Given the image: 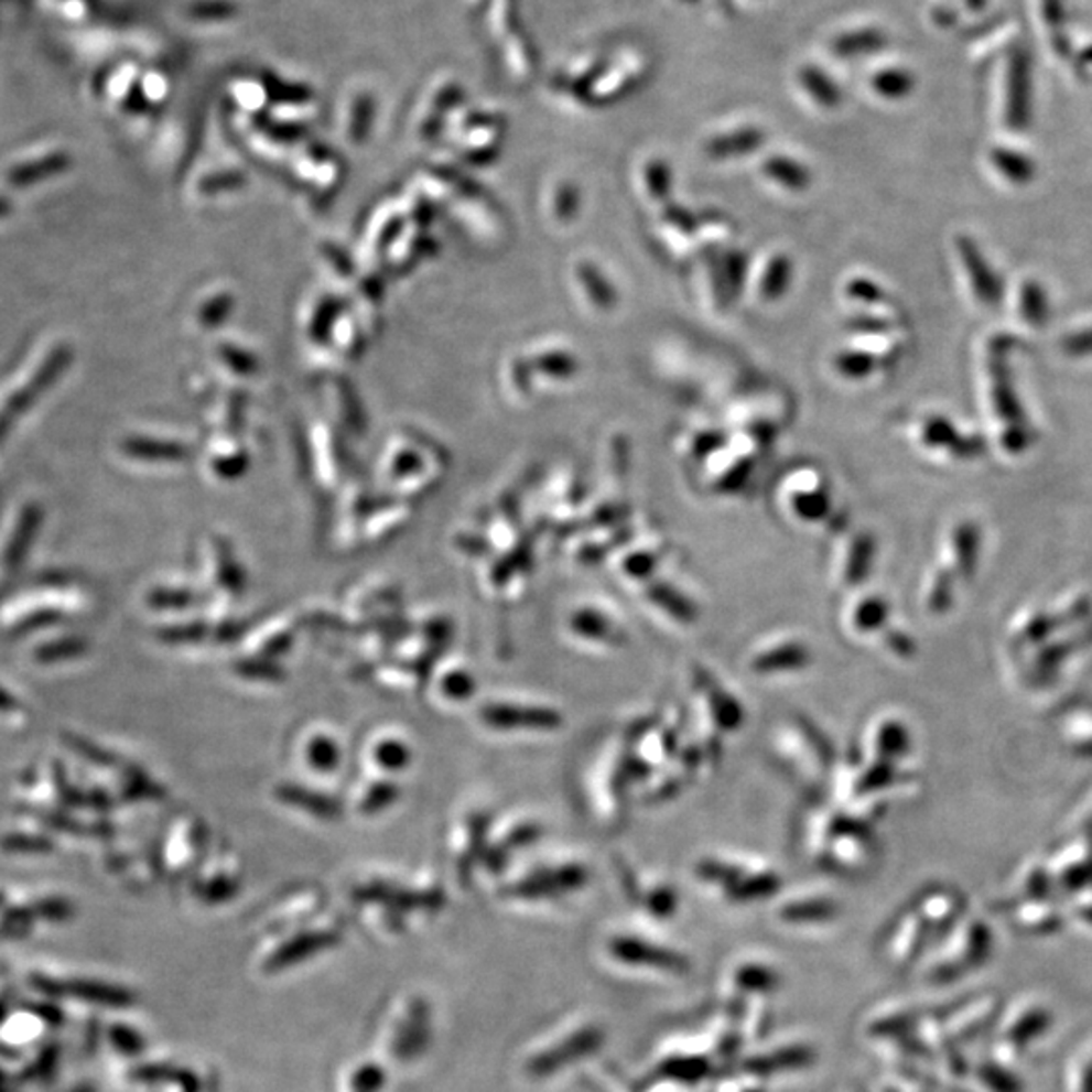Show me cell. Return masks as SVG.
I'll use <instances>...</instances> for the list:
<instances>
[{
  "mask_svg": "<svg viewBox=\"0 0 1092 1092\" xmlns=\"http://www.w3.org/2000/svg\"><path fill=\"white\" fill-rule=\"evenodd\" d=\"M696 876L721 888L733 902H753L779 888V876L771 868H749L735 859L702 858L696 864Z\"/></svg>",
  "mask_w": 1092,
  "mask_h": 1092,
  "instance_id": "6da1fadb",
  "label": "cell"
},
{
  "mask_svg": "<svg viewBox=\"0 0 1092 1092\" xmlns=\"http://www.w3.org/2000/svg\"><path fill=\"white\" fill-rule=\"evenodd\" d=\"M1006 348V343L1002 338H995L990 346V377H992L990 394H992L994 415L1004 423L999 433V443L1009 454H1019L1030 443V433L1024 428V415L1018 399L1014 393L1012 381L1007 379L1006 358H1004Z\"/></svg>",
  "mask_w": 1092,
  "mask_h": 1092,
  "instance_id": "7a4b0ae2",
  "label": "cell"
},
{
  "mask_svg": "<svg viewBox=\"0 0 1092 1092\" xmlns=\"http://www.w3.org/2000/svg\"><path fill=\"white\" fill-rule=\"evenodd\" d=\"M72 356L74 355H72L69 346L55 348L45 358V363L39 367L37 372L31 377V381L26 382L25 387H21L19 391H14L11 399L0 407V442L11 433L14 423L26 415V411H31L39 399L62 379L63 372L72 363Z\"/></svg>",
  "mask_w": 1092,
  "mask_h": 1092,
  "instance_id": "3957f363",
  "label": "cell"
},
{
  "mask_svg": "<svg viewBox=\"0 0 1092 1092\" xmlns=\"http://www.w3.org/2000/svg\"><path fill=\"white\" fill-rule=\"evenodd\" d=\"M694 692L704 716L702 721L704 733L723 737L728 733H735L745 724V711L738 699H735L723 684H718L709 670L704 668L694 670Z\"/></svg>",
  "mask_w": 1092,
  "mask_h": 1092,
  "instance_id": "277c9868",
  "label": "cell"
},
{
  "mask_svg": "<svg viewBox=\"0 0 1092 1092\" xmlns=\"http://www.w3.org/2000/svg\"><path fill=\"white\" fill-rule=\"evenodd\" d=\"M484 724L496 731H542L551 733L563 726V714L551 706L488 704L479 712Z\"/></svg>",
  "mask_w": 1092,
  "mask_h": 1092,
  "instance_id": "5b68a950",
  "label": "cell"
},
{
  "mask_svg": "<svg viewBox=\"0 0 1092 1092\" xmlns=\"http://www.w3.org/2000/svg\"><path fill=\"white\" fill-rule=\"evenodd\" d=\"M813 653L801 639H779L750 656L749 670L757 675H779L810 668Z\"/></svg>",
  "mask_w": 1092,
  "mask_h": 1092,
  "instance_id": "8992f818",
  "label": "cell"
},
{
  "mask_svg": "<svg viewBox=\"0 0 1092 1092\" xmlns=\"http://www.w3.org/2000/svg\"><path fill=\"white\" fill-rule=\"evenodd\" d=\"M569 631L591 646L621 648L626 644V631L617 626L614 617L599 607L585 605L575 609L569 617Z\"/></svg>",
  "mask_w": 1092,
  "mask_h": 1092,
  "instance_id": "52a82bcc",
  "label": "cell"
},
{
  "mask_svg": "<svg viewBox=\"0 0 1092 1092\" xmlns=\"http://www.w3.org/2000/svg\"><path fill=\"white\" fill-rule=\"evenodd\" d=\"M958 256L975 300L985 307L997 306L1002 298V285L994 271L990 270V263L983 259L982 251L967 237H959Z\"/></svg>",
  "mask_w": 1092,
  "mask_h": 1092,
  "instance_id": "ba28073f",
  "label": "cell"
},
{
  "mask_svg": "<svg viewBox=\"0 0 1092 1092\" xmlns=\"http://www.w3.org/2000/svg\"><path fill=\"white\" fill-rule=\"evenodd\" d=\"M787 738H789L791 749H801V753H798L801 765L813 767V774L818 775L830 771L832 761H834V749L815 724H811L808 718L798 716L791 724Z\"/></svg>",
  "mask_w": 1092,
  "mask_h": 1092,
  "instance_id": "9c48e42d",
  "label": "cell"
},
{
  "mask_svg": "<svg viewBox=\"0 0 1092 1092\" xmlns=\"http://www.w3.org/2000/svg\"><path fill=\"white\" fill-rule=\"evenodd\" d=\"M641 593L646 595V599L653 607H658L663 615L672 617L680 624H692L699 617V609H696L694 602L666 581L648 579L641 583Z\"/></svg>",
  "mask_w": 1092,
  "mask_h": 1092,
  "instance_id": "30bf717a",
  "label": "cell"
},
{
  "mask_svg": "<svg viewBox=\"0 0 1092 1092\" xmlns=\"http://www.w3.org/2000/svg\"><path fill=\"white\" fill-rule=\"evenodd\" d=\"M921 442L927 447H943L958 455L977 454L982 445L977 440L959 437L955 428L943 418H929L922 423Z\"/></svg>",
  "mask_w": 1092,
  "mask_h": 1092,
  "instance_id": "8fae6325",
  "label": "cell"
},
{
  "mask_svg": "<svg viewBox=\"0 0 1092 1092\" xmlns=\"http://www.w3.org/2000/svg\"><path fill=\"white\" fill-rule=\"evenodd\" d=\"M41 520H43V510L39 506H35V504L26 506L23 515L19 518V525L14 528L11 544L7 549V559L4 561H7V565L11 566V569L23 563V556H25L31 542L35 539V534H37Z\"/></svg>",
  "mask_w": 1092,
  "mask_h": 1092,
  "instance_id": "7c38bea8",
  "label": "cell"
},
{
  "mask_svg": "<svg viewBox=\"0 0 1092 1092\" xmlns=\"http://www.w3.org/2000/svg\"><path fill=\"white\" fill-rule=\"evenodd\" d=\"M278 798L282 799L283 803H290L300 810L320 815L322 820H336L340 815V806L334 799L326 798L322 793L307 791L302 787L282 786L278 789Z\"/></svg>",
  "mask_w": 1092,
  "mask_h": 1092,
  "instance_id": "4fadbf2b",
  "label": "cell"
},
{
  "mask_svg": "<svg viewBox=\"0 0 1092 1092\" xmlns=\"http://www.w3.org/2000/svg\"><path fill=\"white\" fill-rule=\"evenodd\" d=\"M830 496L822 486H798L791 494V512L803 522H820L830 515Z\"/></svg>",
  "mask_w": 1092,
  "mask_h": 1092,
  "instance_id": "5bb4252c",
  "label": "cell"
},
{
  "mask_svg": "<svg viewBox=\"0 0 1092 1092\" xmlns=\"http://www.w3.org/2000/svg\"><path fill=\"white\" fill-rule=\"evenodd\" d=\"M781 919L796 925H808V922H828L835 919V905L828 898H803L787 902L781 908Z\"/></svg>",
  "mask_w": 1092,
  "mask_h": 1092,
  "instance_id": "9a60e30c",
  "label": "cell"
},
{
  "mask_svg": "<svg viewBox=\"0 0 1092 1092\" xmlns=\"http://www.w3.org/2000/svg\"><path fill=\"white\" fill-rule=\"evenodd\" d=\"M872 561V540L868 537H856L852 540V547L846 553V561L842 565L840 581L842 585H858L859 581L868 577V566Z\"/></svg>",
  "mask_w": 1092,
  "mask_h": 1092,
  "instance_id": "2e32d148",
  "label": "cell"
},
{
  "mask_svg": "<svg viewBox=\"0 0 1092 1092\" xmlns=\"http://www.w3.org/2000/svg\"><path fill=\"white\" fill-rule=\"evenodd\" d=\"M65 169H67V160L63 159V156H51V159L41 160V162H31V164L14 169L9 174V181L17 188H25V186L35 185L39 181H45L50 176H55V174H60Z\"/></svg>",
  "mask_w": 1092,
  "mask_h": 1092,
  "instance_id": "e0dca14e",
  "label": "cell"
},
{
  "mask_svg": "<svg viewBox=\"0 0 1092 1092\" xmlns=\"http://www.w3.org/2000/svg\"><path fill=\"white\" fill-rule=\"evenodd\" d=\"M1019 316L1030 326H1042L1048 318V304L1042 288L1036 282H1024L1018 295Z\"/></svg>",
  "mask_w": 1092,
  "mask_h": 1092,
  "instance_id": "ac0fdd59",
  "label": "cell"
},
{
  "mask_svg": "<svg viewBox=\"0 0 1092 1092\" xmlns=\"http://www.w3.org/2000/svg\"><path fill=\"white\" fill-rule=\"evenodd\" d=\"M886 621V605L878 597H862L854 603L850 614V627L856 634H872Z\"/></svg>",
  "mask_w": 1092,
  "mask_h": 1092,
  "instance_id": "d6986e66",
  "label": "cell"
},
{
  "mask_svg": "<svg viewBox=\"0 0 1092 1092\" xmlns=\"http://www.w3.org/2000/svg\"><path fill=\"white\" fill-rule=\"evenodd\" d=\"M765 172L779 185H786L783 188L796 191V193L808 188V183H810V176H808L806 169L803 166L799 169L798 164L791 160H771L765 164Z\"/></svg>",
  "mask_w": 1092,
  "mask_h": 1092,
  "instance_id": "ffe728a7",
  "label": "cell"
},
{
  "mask_svg": "<svg viewBox=\"0 0 1092 1092\" xmlns=\"http://www.w3.org/2000/svg\"><path fill=\"white\" fill-rule=\"evenodd\" d=\"M660 556H662L660 551L639 549V551L626 554V559L621 561V571L626 573V577L644 583V581L653 577V573L658 571Z\"/></svg>",
  "mask_w": 1092,
  "mask_h": 1092,
  "instance_id": "44dd1931",
  "label": "cell"
},
{
  "mask_svg": "<svg viewBox=\"0 0 1092 1092\" xmlns=\"http://www.w3.org/2000/svg\"><path fill=\"white\" fill-rule=\"evenodd\" d=\"M579 280L583 282V288L587 290L590 298H593L595 306L597 307H612L615 304L614 290L609 288V283L603 282L599 271L595 270V266H590V263H581L579 266Z\"/></svg>",
  "mask_w": 1092,
  "mask_h": 1092,
  "instance_id": "7402d4cb",
  "label": "cell"
},
{
  "mask_svg": "<svg viewBox=\"0 0 1092 1092\" xmlns=\"http://www.w3.org/2000/svg\"><path fill=\"white\" fill-rule=\"evenodd\" d=\"M307 761L316 771H334L340 761V750L331 738H312L307 745Z\"/></svg>",
  "mask_w": 1092,
  "mask_h": 1092,
  "instance_id": "603a6c76",
  "label": "cell"
},
{
  "mask_svg": "<svg viewBox=\"0 0 1092 1092\" xmlns=\"http://www.w3.org/2000/svg\"><path fill=\"white\" fill-rule=\"evenodd\" d=\"M789 275H791L789 259L775 258L767 273L763 275L761 294L765 298H771V300L783 294V290H787V283H789Z\"/></svg>",
  "mask_w": 1092,
  "mask_h": 1092,
  "instance_id": "cb8c5ba5",
  "label": "cell"
},
{
  "mask_svg": "<svg viewBox=\"0 0 1092 1092\" xmlns=\"http://www.w3.org/2000/svg\"><path fill=\"white\" fill-rule=\"evenodd\" d=\"M995 154L997 156H994V164H997V171L999 174H1004L1009 183L1024 185L1034 176L1030 162L1014 156V152H1012V156H1009V152H995Z\"/></svg>",
  "mask_w": 1092,
  "mask_h": 1092,
  "instance_id": "d4e9b609",
  "label": "cell"
},
{
  "mask_svg": "<svg viewBox=\"0 0 1092 1092\" xmlns=\"http://www.w3.org/2000/svg\"><path fill=\"white\" fill-rule=\"evenodd\" d=\"M86 651V644L82 639H63V641H57V644H47L43 648H39L35 651V658L39 662H62V660H69V658H77L79 653Z\"/></svg>",
  "mask_w": 1092,
  "mask_h": 1092,
  "instance_id": "484cf974",
  "label": "cell"
},
{
  "mask_svg": "<svg viewBox=\"0 0 1092 1092\" xmlns=\"http://www.w3.org/2000/svg\"><path fill=\"white\" fill-rule=\"evenodd\" d=\"M874 365H876L874 356L864 355V353H844V355L835 358L837 370L850 379H862V377L871 375Z\"/></svg>",
  "mask_w": 1092,
  "mask_h": 1092,
  "instance_id": "4316f807",
  "label": "cell"
},
{
  "mask_svg": "<svg viewBox=\"0 0 1092 1092\" xmlns=\"http://www.w3.org/2000/svg\"><path fill=\"white\" fill-rule=\"evenodd\" d=\"M375 759L385 769L399 771V769H403L407 763H409L411 755H409V749H407L403 743H399V740H385L375 750Z\"/></svg>",
  "mask_w": 1092,
  "mask_h": 1092,
  "instance_id": "83f0119b",
  "label": "cell"
},
{
  "mask_svg": "<svg viewBox=\"0 0 1092 1092\" xmlns=\"http://www.w3.org/2000/svg\"><path fill=\"white\" fill-rule=\"evenodd\" d=\"M394 798H399V789L393 783H377L370 787L369 793L363 799L360 810L365 813H377L393 803Z\"/></svg>",
  "mask_w": 1092,
  "mask_h": 1092,
  "instance_id": "f1b7e54d",
  "label": "cell"
},
{
  "mask_svg": "<svg viewBox=\"0 0 1092 1092\" xmlns=\"http://www.w3.org/2000/svg\"><path fill=\"white\" fill-rule=\"evenodd\" d=\"M193 602L195 597L188 591L181 590H156L148 597V603L156 609H185Z\"/></svg>",
  "mask_w": 1092,
  "mask_h": 1092,
  "instance_id": "f546056e",
  "label": "cell"
},
{
  "mask_svg": "<svg viewBox=\"0 0 1092 1092\" xmlns=\"http://www.w3.org/2000/svg\"><path fill=\"white\" fill-rule=\"evenodd\" d=\"M476 690V684H474V678L466 674V672H454V674L447 675L443 680V692L450 696V699L464 700L467 696H472Z\"/></svg>",
  "mask_w": 1092,
  "mask_h": 1092,
  "instance_id": "4dcf8cb0",
  "label": "cell"
},
{
  "mask_svg": "<svg viewBox=\"0 0 1092 1092\" xmlns=\"http://www.w3.org/2000/svg\"><path fill=\"white\" fill-rule=\"evenodd\" d=\"M237 670L239 674L247 675V678H256V680H278L282 678V672L271 666L270 662H259V660H247V662L237 663Z\"/></svg>",
  "mask_w": 1092,
  "mask_h": 1092,
  "instance_id": "1f68e13d",
  "label": "cell"
},
{
  "mask_svg": "<svg viewBox=\"0 0 1092 1092\" xmlns=\"http://www.w3.org/2000/svg\"><path fill=\"white\" fill-rule=\"evenodd\" d=\"M2 847H7V852H47L50 850V842L41 840V837H23V835H13V837H7L2 840Z\"/></svg>",
  "mask_w": 1092,
  "mask_h": 1092,
  "instance_id": "d6a6232c",
  "label": "cell"
},
{
  "mask_svg": "<svg viewBox=\"0 0 1092 1092\" xmlns=\"http://www.w3.org/2000/svg\"><path fill=\"white\" fill-rule=\"evenodd\" d=\"M847 294L852 298H856L859 302H880V298L884 300V292L880 288H876L871 280H852L847 282Z\"/></svg>",
  "mask_w": 1092,
  "mask_h": 1092,
  "instance_id": "836d02e7",
  "label": "cell"
},
{
  "mask_svg": "<svg viewBox=\"0 0 1092 1092\" xmlns=\"http://www.w3.org/2000/svg\"><path fill=\"white\" fill-rule=\"evenodd\" d=\"M648 188L653 197H663L668 191V171L660 162H653L648 169Z\"/></svg>",
  "mask_w": 1092,
  "mask_h": 1092,
  "instance_id": "e575fe53",
  "label": "cell"
},
{
  "mask_svg": "<svg viewBox=\"0 0 1092 1092\" xmlns=\"http://www.w3.org/2000/svg\"><path fill=\"white\" fill-rule=\"evenodd\" d=\"M164 641H197L201 636H205V627L203 626H186V627H171L166 631L160 634Z\"/></svg>",
  "mask_w": 1092,
  "mask_h": 1092,
  "instance_id": "d590c367",
  "label": "cell"
},
{
  "mask_svg": "<svg viewBox=\"0 0 1092 1092\" xmlns=\"http://www.w3.org/2000/svg\"><path fill=\"white\" fill-rule=\"evenodd\" d=\"M1067 350L1070 355H1091L1092 331L1082 332L1079 336H1072L1067 343Z\"/></svg>",
  "mask_w": 1092,
  "mask_h": 1092,
  "instance_id": "8d00e7d4",
  "label": "cell"
},
{
  "mask_svg": "<svg viewBox=\"0 0 1092 1092\" xmlns=\"http://www.w3.org/2000/svg\"><path fill=\"white\" fill-rule=\"evenodd\" d=\"M14 709H17V700H14L11 694H7V692H2V690H0V711L11 712L14 711Z\"/></svg>",
  "mask_w": 1092,
  "mask_h": 1092,
  "instance_id": "74e56055",
  "label": "cell"
},
{
  "mask_svg": "<svg viewBox=\"0 0 1092 1092\" xmlns=\"http://www.w3.org/2000/svg\"><path fill=\"white\" fill-rule=\"evenodd\" d=\"M13 210V205L9 198L0 197V219Z\"/></svg>",
  "mask_w": 1092,
  "mask_h": 1092,
  "instance_id": "f35d334b",
  "label": "cell"
},
{
  "mask_svg": "<svg viewBox=\"0 0 1092 1092\" xmlns=\"http://www.w3.org/2000/svg\"><path fill=\"white\" fill-rule=\"evenodd\" d=\"M0 1018H2V1009H0Z\"/></svg>",
  "mask_w": 1092,
  "mask_h": 1092,
  "instance_id": "ab89813d",
  "label": "cell"
}]
</instances>
